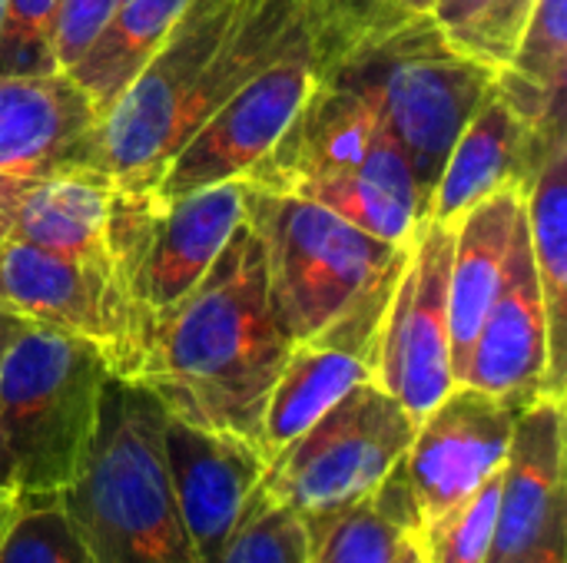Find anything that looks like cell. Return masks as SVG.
Instances as JSON below:
<instances>
[{"mask_svg":"<svg viewBox=\"0 0 567 563\" xmlns=\"http://www.w3.org/2000/svg\"><path fill=\"white\" fill-rule=\"evenodd\" d=\"M289 352L269 309L262 242L243 216L199 285L150 319L133 382L166 415L262 451L266 405Z\"/></svg>","mask_w":567,"mask_h":563,"instance_id":"cell-1","label":"cell"},{"mask_svg":"<svg viewBox=\"0 0 567 563\" xmlns=\"http://www.w3.org/2000/svg\"><path fill=\"white\" fill-rule=\"evenodd\" d=\"M495 73L462 53L429 13H405L392 0H365L326 66V76L372 103L405 153L425 206L455 139L495 96Z\"/></svg>","mask_w":567,"mask_h":563,"instance_id":"cell-2","label":"cell"},{"mask_svg":"<svg viewBox=\"0 0 567 563\" xmlns=\"http://www.w3.org/2000/svg\"><path fill=\"white\" fill-rule=\"evenodd\" d=\"M243 179L319 202L392 246L409 242L425 212L412 166L372 103L326 73Z\"/></svg>","mask_w":567,"mask_h":563,"instance_id":"cell-3","label":"cell"},{"mask_svg":"<svg viewBox=\"0 0 567 563\" xmlns=\"http://www.w3.org/2000/svg\"><path fill=\"white\" fill-rule=\"evenodd\" d=\"M163 428L166 408L146 385L106 378L90 461L60 498L93 563H203L176 511Z\"/></svg>","mask_w":567,"mask_h":563,"instance_id":"cell-4","label":"cell"},{"mask_svg":"<svg viewBox=\"0 0 567 563\" xmlns=\"http://www.w3.org/2000/svg\"><path fill=\"white\" fill-rule=\"evenodd\" d=\"M110 358L86 338L27 325L0 358V491L56 504L83 475Z\"/></svg>","mask_w":567,"mask_h":563,"instance_id":"cell-5","label":"cell"},{"mask_svg":"<svg viewBox=\"0 0 567 563\" xmlns=\"http://www.w3.org/2000/svg\"><path fill=\"white\" fill-rule=\"evenodd\" d=\"M243 212L262 242L269 309L292 345L332 322L405 246L382 242L319 202L252 183Z\"/></svg>","mask_w":567,"mask_h":563,"instance_id":"cell-6","label":"cell"},{"mask_svg":"<svg viewBox=\"0 0 567 563\" xmlns=\"http://www.w3.org/2000/svg\"><path fill=\"white\" fill-rule=\"evenodd\" d=\"M412 418L385 388L365 382L266 461L249 501L299 518L369 501L415 438Z\"/></svg>","mask_w":567,"mask_h":563,"instance_id":"cell-7","label":"cell"},{"mask_svg":"<svg viewBox=\"0 0 567 563\" xmlns=\"http://www.w3.org/2000/svg\"><path fill=\"white\" fill-rule=\"evenodd\" d=\"M522 408L455 385L415 428L409 451L372 494L379 514L402 534H419L429 521L475 494L502 471Z\"/></svg>","mask_w":567,"mask_h":563,"instance_id":"cell-8","label":"cell"},{"mask_svg":"<svg viewBox=\"0 0 567 563\" xmlns=\"http://www.w3.org/2000/svg\"><path fill=\"white\" fill-rule=\"evenodd\" d=\"M0 309L93 342L120 378H133L150 329L110 256L80 259L17 242H0Z\"/></svg>","mask_w":567,"mask_h":563,"instance_id":"cell-9","label":"cell"},{"mask_svg":"<svg viewBox=\"0 0 567 563\" xmlns=\"http://www.w3.org/2000/svg\"><path fill=\"white\" fill-rule=\"evenodd\" d=\"M405 252L409 242L385 265V272L372 285H365L332 322L292 345L262 418L266 461L289 441H296L352 388L375 382L382 329L405 265Z\"/></svg>","mask_w":567,"mask_h":563,"instance_id":"cell-10","label":"cell"},{"mask_svg":"<svg viewBox=\"0 0 567 563\" xmlns=\"http://www.w3.org/2000/svg\"><path fill=\"white\" fill-rule=\"evenodd\" d=\"M452 246L455 226L429 216L415 222L379 345L375 385L419 421L455 388L449 335Z\"/></svg>","mask_w":567,"mask_h":563,"instance_id":"cell-11","label":"cell"},{"mask_svg":"<svg viewBox=\"0 0 567 563\" xmlns=\"http://www.w3.org/2000/svg\"><path fill=\"white\" fill-rule=\"evenodd\" d=\"M458 385H472L518 408H528L538 398H565V375L551 355L548 312L528 249L525 216L512 236L498 292Z\"/></svg>","mask_w":567,"mask_h":563,"instance_id":"cell-12","label":"cell"},{"mask_svg":"<svg viewBox=\"0 0 567 563\" xmlns=\"http://www.w3.org/2000/svg\"><path fill=\"white\" fill-rule=\"evenodd\" d=\"M163 455L176 511L199 561L223 563L246 501L266 471V455L249 441L196 428L173 415H166Z\"/></svg>","mask_w":567,"mask_h":563,"instance_id":"cell-13","label":"cell"},{"mask_svg":"<svg viewBox=\"0 0 567 563\" xmlns=\"http://www.w3.org/2000/svg\"><path fill=\"white\" fill-rule=\"evenodd\" d=\"M243 196V179L213 183L176 199L156 196L150 239L130 275V292L146 322L179 302L213 269L233 229L246 216Z\"/></svg>","mask_w":567,"mask_h":563,"instance_id":"cell-14","label":"cell"},{"mask_svg":"<svg viewBox=\"0 0 567 563\" xmlns=\"http://www.w3.org/2000/svg\"><path fill=\"white\" fill-rule=\"evenodd\" d=\"M565 133V123L551 129L528 126L498 93L468 119L455 139L442 176L429 196L425 216L455 226L478 202L518 189L528 192L548 146Z\"/></svg>","mask_w":567,"mask_h":563,"instance_id":"cell-15","label":"cell"},{"mask_svg":"<svg viewBox=\"0 0 567 563\" xmlns=\"http://www.w3.org/2000/svg\"><path fill=\"white\" fill-rule=\"evenodd\" d=\"M96 123V103L70 73H0V173L86 169Z\"/></svg>","mask_w":567,"mask_h":563,"instance_id":"cell-16","label":"cell"},{"mask_svg":"<svg viewBox=\"0 0 567 563\" xmlns=\"http://www.w3.org/2000/svg\"><path fill=\"white\" fill-rule=\"evenodd\" d=\"M565 518V398L522 408L502 465L498 528L488 563H505Z\"/></svg>","mask_w":567,"mask_h":563,"instance_id":"cell-17","label":"cell"},{"mask_svg":"<svg viewBox=\"0 0 567 563\" xmlns=\"http://www.w3.org/2000/svg\"><path fill=\"white\" fill-rule=\"evenodd\" d=\"M113 183L96 169L0 173V242L103 259Z\"/></svg>","mask_w":567,"mask_h":563,"instance_id":"cell-18","label":"cell"},{"mask_svg":"<svg viewBox=\"0 0 567 563\" xmlns=\"http://www.w3.org/2000/svg\"><path fill=\"white\" fill-rule=\"evenodd\" d=\"M525 216V192H498L455 222L452 272H449V335L455 385L465 375L472 345L485 322V312L498 292L512 236Z\"/></svg>","mask_w":567,"mask_h":563,"instance_id":"cell-19","label":"cell"},{"mask_svg":"<svg viewBox=\"0 0 567 563\" xmlns=\"http://www.w3.org/2000/svg\"><path fill=\"white\" fill-rule=\"evenodd\" d=\"M193 0H116L100 37L66 70L96 103L100 116L166 43Z\"/></svg>","mask_w":567,"mask_h":563,"instance_id":"cell-20","label":"cell"},{"mask_svg":"<svg viewBox=\"0 0 567 563\" xmlns=\"http://www.w3.org/2000/svg\"><path fill=\"white\" fill-rule=\"evenodd\" d=\"M567 0H535L495 93L535 129L565 123Z\"/></svg>","mask_w":567,"mask_h":563,"instance_id":"cell-21","label":"cell"},{"mask_svg":"<svg viewBox=\"0 0 567 563\" xmlns=\"http://www.w3.org/2000/svg\"><path fill=\"white\" fill-rule=\"evenodd\" d=\"M525 232L532 262L538 272L551 355L565 375V329H567V136L561 133L525 192Z\"/></svg>","mask_w":567,"mask_h":563,"instance_id":"cell-22","label":"cell"},{"mask_svg":"<svg viewBox=\"0 0 567 563\" xmlns=\"http://www.w3.org/2000/svg\"><path fill=\"white\" fill-rule=\"evenodd\" d=\"M306 528L309 563H392L402 534L369 501L342 511L299 518Z\"/></svg>","mask_w":567,"mask_h":563,"instance_id":"cell-23","label":"cell"},{"mask_svg":"<svg viewBox=\"0 0 567 563\" xmlns=\"http://www.w3.org/2000/svg\"><path fill=\"white\" fill-rule=\"evenodd\" d=\"M498 488L502 471L405 541L415 544L425 563H488L498 528Z\"/></svg>","mask_w":567,"mask_h":563,"instance_id":"cell-24","label":"cell"},{"mask_svg":"<svg viewBox=\"0 0 567 563\" xmlns=\"http://www.w3.org/2000/svg\"><path fill=\"white\" fill-rule=\"evenodd\" d=\"M0 563H93L56 504L20 508L0 538Z\"/></svg>","mask_w":567,"mask_h":563,"instance_id":"cell-25","label":"cell"},{"mask_svg":"<svg viewBox=\"0 0 567 563\" xmlns=\"http://www.w3.org/2000/svg\"><path fill=\"white\" fill-rule=\"evenodd\" d=\"M223 563H309L306 528L282 504L246 501L243 521L223 554Z\"/></svg>","mask_w":567,"mask_h":563,"instance_id":"cell-26","label":"cell"},{"mask_svg":"<svg viewBox=\"0 0 567 563\" xmlns=\"http://www.w3.org/2000/svg\"><path fill=\"white\" fill-rule=\"evenodd\" d=\"M56 0H7L0 20V73H60L53 63Z\"/></svg>","mask_w":567,"mask_h":563,"instance_id":"cell-27","label":"cell"},{"mask_svg":"<svg viewBox=\"0 0 567 563\" xmlns=\"http://www.w3.org/2000/svg\"><path fill=\"white\" fill-rule=\"evenodd\" d=\"M535 0H492L468 27L449 37L462 53L502 70L522 37V27L532 13Z\"/></svg>","mask_w":567,"mask_h":563,"instance_id":"cell-28","label":"cell"},{"mask_svg":"<svg viewBox=\"0 0 567 563\" xmlns=\"http://www.w3.org/2000/svg\"><path fill=\"white\" fill-rule=\"evenodd\" d=\"M116 0H56L53 20V63L66 73L86 46L100 37L103 23L110 20Z\"/></svg>","mask_w":567,"mask_h":563,"instance_id":"cell-29","label":"cell"},{"mask_svg":"<svg viewBox=\"0 0 567 563\" xmlns=\"http://www.w3.org/2000/svg\"><path fill=\"white\" fill-rule=\"evenodd\" d=\"M492 0H435L429 17L432 23L445 33V37H455L462 27H468Z\"/></svg>","mask_w":567,"mask_h":563,"instance_id":"cell-30","label":"cell"},{"mask_svg":"<svg viewBox=\"0 0 567 563\" xmlns=\"http://www.w3.org/2000/svg\"><path fill=\"white\" fill-rule=\"evenodd\" d=\"M565 534L567 521L565 518H558V521L545 531V538H542L538 544H532L528 551H522L518 557H512V561L505 563H565Z\"/></svg>","mask_w":567,"mask_h":563,"instance_id":"cell-31","label":"cell"},{"mask_svg":"<svg viewBox=\"0 0 567 563\" xmlns=\"http://www.w3.org/2000/svg\"><path fill=\"white\" fill-rule=\"evenodd\" d=\"M27 325H30V322H23V319H17V315H10V312L0 309V358H3V352L10 348V342H13Z\"/></svg>","mask_w":567,"mask_h":563,"instance_id":"cell-32","label":"cell"},{"mask_svg":"<svg viewBox=\"0 0 567 563\" xmlns=\"http://www.w3.org/2000/svg\"><path fill=\"white\" fill-rule=\"evenodd\" d=\"M17 511H20V508H17V501H13L10 494H3V491H0V538L7 534V528H10V521L17 518Z\"/></svg>","mask_w":567,"mask_h":563,"instance_id":"cell-33","label":"cell"},{"mask_svg":"<svg viewBox=\"0 0 567 563\" xmlns=\"http://www.w3.org/2000/svg\"><path fill=\"white\" fill-rule=\"evenodd\" d=\"M392 563H425L422 557H419V551H415V544L412 541H399V551H395V561Z\"/></svg>","mask_w":567,"mask_h":563,"instance_id":"cell-34","label":"cell"},{"mask_svg":"<svg viewBox=\"0 0 567 563\" xmlns=\"http://www.w3.org/2000/svg\"><path fill=\"white\" fill-rule=\"evenodd\" d=\"M392 3L405 13H429L435 0H392Z\"/></svg>","mask_w":567,"mask_h":563,"instance_id":"cell-35","label":"cell"},{"mask_svg":"<svg viewBox=\"0 0 567 563\" xmlns=\"http://www.w3.org/2000/svg\"><path fill=\"white\" fill-rule=\"evenodd\" d=\"M3 3H7V0H0V20H3Z\"/></svg>","mask_w":567,"mask_h":563,"instance_id":"cell-36","label":"cell"}]
</instances>
